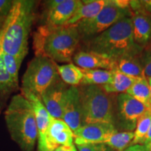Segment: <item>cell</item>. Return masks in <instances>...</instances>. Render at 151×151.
I'll list each match as a JSON object with an SVG mask.
<instances>
[{"instance_id": "6da1fadb", "label": "cell", "mask_w": 151, "mask_h": 151, "mask_svg": "<svg viewBox=\"0 0 151 151\" xmlns=\"http://www.w3.org/2000/svg\"><path fill=\"white\" fill-rule=\"evenodd\" d=\"M36 1L14 0L4 25L0 39L4 52L24 60L28 52V40L35 19Z\"/></svg>"}, {"instance_id": "7a4b0ae2", "label": "cell", "mask_w": 151, "mask_h": 151, "mask_svg": "<svg viewBox=\"0 0 151 151\" xmlns=\"http://www.w3.org/2000/svg\"><path fill=\"white\" fill-rule=\"evenodd\" d=\"M76 24L50 27L42 24L34 34L35 55H42L54 62H70L81 41Z\"/></svg>"}, {"instance_id": "3957f363", "label": "cell", "mask_w": 151, "mask_h": 151, "mask_svg": "<svg viewBox=\"0 0 151 151\" xmlns=\"http://www.w3.org/2000/svg\"><path fill=\"white\" fill-rule=\"evenodd\" d=\"M83 50L104 55L117 61L130 54L140 53L141 47L136 44L133 37L131 17H126L97 37L85 41Z\"/></svg>"}, {"instance_id": "277c9868", "label": "cell", "mask_w": 151, "mask_h": 151, "mask_svg": "<svg viewBox=\"0 0 151 151\" xmlns=\"http://www.w3.org/2000/svg\"><path fill=\"white\" fill-rule=\"evenodd\" d=\"M11 139L23 151H33L38 129L31 104L22 94L14 95L4 113Z\"/></svg>"}, {"instance_id": "5b68a950", "label": "cell", "mask_w": 151, "mask_h": 151, "mask_svg": "<svg viewBox=\"0 0 151 151\" xmlns=\"http://www.w3.org/2000/svg\"><path fill=\"white\" fill-rule=\"evenodd\" d=\"M83 125L92 123L114 124V102L101 86L78 87Z\"/></svg>"}, {"instance_id": "8992f818", "label": "cell", "mask_w": 151, "mask_h": 151, "mask_svg": "<svg viewBox=\"0 0 151 151\" xmlns=\"http://www.w3.org/2000/svg\"><path fill=\"white\" fill-rule=\"evenodd\" d=\"M60 78L55 62L47 57L35 55L28 64L22 78V94L39 99L45 90Z\"/></svg>"}, {"instance_id": "52a82bcc", "label": "cell", "mask_w": 151, "mask_h": 151, "mask_svg": "<svg viewBox=\"0 0 151 151\" xmlns=\"http://www.w3.org/2000/svg\"><path fill=\"white\" fill-rule=\"evenodd\" d=\"M126 17H132L130 9L118 8L109 1L101 11L93 18L84 20L76 24L81 37V40L86 41L97 37L111 26Z\"/></svg>"}, {"instance_id": "ba28073f", "label": "cell", "mask_w": 151, "mask_h": 151, "mask_svg": "<svg viewBox=\"0 0 151 151\" xmlns=\"http://www.w3.org/2000/svg\"><path fill=\"white\" fill-rule=\"evenodd\" d=\"M149 109L129 94H120L114 105V125L117 122L120 128L131 132L139 118Z\"/></svg>"}, {"instance_id": "9c48e42d", "label": "cell", "mask_w": 151, "mask_h": 151, "mask_svg": "<svg viewBox=\"0 0 151 151\" xmlns=\"http://www.w3.org/2000/svg\"><path fill=\"white\" fill-rule=\"evenodd\" d=\"M116 132L113 124H87L73 132V139L77 146L86 143H105Z\"/></svg>"}, {"instance_id": "30bf717a", "label": "cell", "mask_w": 151, "mask_h": 151, "mask_svg": "<svg viewBox=\"0 0 151 151\" xmlns=\"http://www.w3.org/2000/svg\"><path fill=\"white\" fill-rule=\"evenodd\" d=\"M69 87L60 78L41 94V101L52 118L62 120L66 93Z\"/></svg>"}, {"instance_id": "8fae6325", "label": "cell", "mask_w": 151, "mask_h": 151, "mask_svg": "<svg viewBox=\"0 0 151 151\" xmlns=\"http://www.w3.org/2000/svg\"><path fill=\"white\" fill-rule=\"evenodd\" d=\"M62 120L72 130L73 133L83 126L78 87L69 86L63 106Z\"/></svg>"}, {"instance_id": "7c38bea8", "label": "cell", "mask_w": 151, "mask_h": 151, "mask_svg": "<svg viewBox=\"0 0 151 151\" xmlns=\"http://www.w3.org/2000/svg\"><path fill=\"white\" fill-rule=\"evenodd\" d=\"M81 4L78 0H64L63 2L52 8H45L43 14L44 25L61 27L66 25Z\"/></svg>"}, {"instance_id": "4fadbf2b", "label": "cell", "mask_w": 151, "mask_h": 151, "mask_svg": "<svg viewBox=\"0 0 151 151\" xmlns=\"http://www.w3.org/2000/svg\"><path fill=\"white\" fill-rule=\"evenodd\" d=\"M73 141V133L67 123L61 119L52 118L45 137V148L54 151L59 146H71Z\"/></svg>"}, {"instance_id": "5bb4252c", "label": "cell", "mask_w": 151, "mask_h": 151, "mask_svg": "<svg viewBox=\"0 0 151 151\" xmlns=\"http://www.w3.org/2000/svg\"><path fill=\"white\" fill-rule=\"evenodd\" d=\"M73 60L81 69L111 71L116 67V61L112 58L97 52L83 50L76 52Z\"/></svg>"}, {"instance_id": "9a60e30c", "label": "cell", "mask_w": 151, "mask_h": 151, "mask_svg": "<svg viewBox=\"0 0 151 151\" xmlns=\"http://www.w3.org/2000/svg\"><path fill=\"white\" fill-rule=\"evenodd\" d=\"M31 104L35 113V120L38 129V146L45 148L44 142L46 132L52 121V117L47 111L41 99L34 95H27L24 97Z\"/></svg>"}, {"instance_id": "2e32d148", "label": "cell", "mask_w": 151, "mask_h": 151, "mask_svg": "<svg viewBox=\"0 0 151 151\" xmlns=\"http://www.w3.org/2000/svg\"><path fill=\"white\" fill-rule=\"evenodd\" d=\"M132 20L134 42L140 47L145 46L151 39V14L134 13Z\"/></svg>"}, {"instance_id": "e0dca14e", "label": "cell", "mask_w": 151, "mask_h": 151, "mask_svg": "<svg viewBox=\"0 0 151 151\" xmlns=\"http://www.w3.org/2000/svg\"><path fill=\"white\" fill-rule=\"evenodd\" d=\"M109 3V0H88L81 1V4L76 11L72 18L68 21L66 25H74L84 20L93 18L99 14L105 6Z\"/></svg>"}, {"instance_id": "ac0fdd59", "label": "cell", "mask_w": 151, "mask_h": 151, "mask_svg": "<svg viewBox=\"0 0 151 151\" xmlns=\"http://www.w3.org/2000/svg\"><path fill=\"white\" fill-rule=\"evenodd\" d=\"M140 53L130 54L119 58L116 61V69L122 73L134 78H146Z\"/></svg>"}, {"instance_id": "d6986e66", "label": "cell", "mask_w": 151, "mask_h": 151, "mask_svg": "<svg viewBox=\"0 0 151 151\" xmlns=\"http://www.w3.org/2000/svg\"><path fill=\"white\" fill-rule=\"evenodd\" d=\"M112 71V78L108 83L101 86V88L106 93L127 92L132 85L139 80V78L130 76L122 73L116 68Z\"/></svg>"}, {"instance_id": "ffe728a7", "label": "cell", "mask_w": 151, "mask_h": 151, "mask_svg": "<svg viewBox=\"0 0 151 151\" xmlns=\"http://www.w3.org/2000/svg\"><path fill=\"white\" fill-rule=\"evenodd\" d=\"M3 52L4 50L0 39V111L3 109L11 94L18 89V87L13 82L6 68L3 59Z\"/></svg>"}, {"instance_id": "44dd1931", "label": "cell", "mask_w": 151, "mask_h": 151, "mask_svg": "<svg viewBox=\"0 0 151 151\" xmlns=\"http://www.w3.org/2000/svg\"><path fill=\"white\" fill-rule=\"evenodd\" d=\"M126 93L151 109V94L150 85L146 78H139L132 85Z\"/></svg>"}, {"instance_id": "7402d4cb", "label": "cell", "mask_w": 151, "mask_h": 151, "mask_svg": "<svg viewBox=\"0 0 151 151\" xmlns=\"http://www.w3.org/2000/svg\"><path fill=\"white\" fill-rule=\"evenodd\" d=\"M58 71L62 81L68 86H79L83 79V74L81 68L73 63L58 65Z\"/></svg>"}, {"instance_id": "603a6c76", "label": "cell", "mask_w": 151, "mask_h": 151, "mask_svg": "<svg viewBox=\"0 0 151 151\" xmlns=\"http://www.w3.org/2000/svg\"><path fill=\"white\" fill-rule=\"evenodd\" d=\"M83 74V79L80 86L95 85L104 86L108 83L112 78V71L105 69H81Z\"/></svg>"}, {"instance_id": "cb8c5ba5", "label": "cell", "mask_w": 151, "mask_h": 151, "mask_svg": "<svg viewBox=\"0 0 151 151\" xmlns=\"http://www.w3.org/2000/svg\"><path fill=\"white\" fill-rule=\"evenodd\" d=\"M134 133L132 132H122L115 133L105 143L113 151H124L133 141Z\"/></svg>"}, {"instance_id": "d4e9b609", "label": "cell", "mask_w": 151, "mask_h": 151, "mask_svg": "<svg viewBox=\"0 0 151 151\" xmlns=\"http://www.w3.org/2000/svg\"><path fill=\"white\" fill-rule=\"evenodd\" d=\"M151 124V109H149L141 116L137 120L134 137L131 145H136L137 143H142L143 139L146 137L149 127Z\"/></svg>"}, {"instance_id": "484cf974", "label": "cell", "mask_w": 151, "mask_h": 151, "mask_svg": "<svg viewBox=\"0 0 151 151\" xmlns=\"http://www.w3.org/2000/svg\"><path fill=\"white\" fill-rule=\"evenodd\" d=\"M3 59L6 68L13 82L18 88L19 69H20V67L23 60H22L20 58H18V57L6 53L4 52H3Z\"/></svg>"}, {"instance_id": "4316f807", "label": "cell", "mask_w": 151, "mask_h": 151, "mask_svg": "<svg viewBox=\"0 0 151 151\" xmlns=\"http://www.w3.org/2000/svg\"><path fill=\"white\" fill-rule=\"evenodd\" d=\"M78 151H113L105 143H86L78 145Z\"/></svg>"}, {"instance_id": "83f0119b", "label": "cell", "mask_w": 151, "mask_h": 151, "mask_svg": "<svg viewBox=\"0 0 151 151\" xmlns=\"http://www.w3.org/2000/svg\"><path fill=\"white\" fill-rule=\"evenodd\" d=\"M142 63L146 78H151V48L146 50L142 55Z\"/></svg>"}, {"instance_id": "f1b7e54d", "label": "cell", "mask_w": 151, "mask_h": 151, "mask_svg": "<svg viewBox=\"0 0 151 151\" xmlns=\"http://www.w3.org/2000/svg\"><path fill=\"white\" fill-rule=\"evenodd\" d=\"M12 5V0H0V18H6Z\"/></svg>"}, {"instance_id": "f546056e", "label": "cell", "mask_w": 151, "mask_h": 151, "mask_svg": "<svg viewBox=\"0 0 151 151\" xmlns=\"http://www.w3.org/2000/svg\"><path fill=\"white\" fill-rule=\"evenodd\" d=\"M116 6L122 9H130V1L128 0H111Z\"/></svg>"}, {"instance_id": "4dcf8cb0", "label": "cell", "mask_w": 151, "mask_h": 151, "mask_svg": "<svg viewBox=\"0 0 151 151\" xmlns=\"http://www.w3.org/2000/svg\"><path fill=\"white\" fill-rule=\"evenodd\" d=\"M124 151H146V149L143 145L136 144L128 147Z\"/></svg>"}, {"instance_id": "1f68e13d", "label": "cell", "mask_w": 151, "mask_h": 151, "mask_svg": "<svg viewBox=\"0 0 151 151\" xmlns=\"http://www.w3.org/2000/svg\"><path fill=\"white\" fill-rule=\"evenodd\" d=\"M54 151H77V149L74 145L71 146H61L58 147Z\"/></svg>"}, {"instance_id": "d6a6232c", "label": "cell", "mask_w": 151, "mask_h": 151, "mask_svg": "<svg viewBox=\"0 0 151 151\" xmlns=\"http://www.w3.org/2000/svg\"><path fill=\"white\" fill-rule=\"evenodd\" d=\"M150 142H151V124H150V127H149L148 131L147 132L146 137H145L144 139H143L142 143L143 144V146H145V145L148 144V143H149Z\"/></svg>"}, {"instance_id": "836d02e7", "label": "cell", "mask_w": 151, "mask_h": 151, "mask_svg": "<svg viewBox=\"0 0 151 151\" xmlns=\"http://www.w3.org/2000/svg\"><path fill=\"white\" fill-rule=\"evenodd\" d=\"M6 18H0V31H1V28H2Z\"/></svg>"}, {"instance_id": "e575fe53", "label": "cell", "mask_w": 151, "mask_h": 151, "mask_svg": "<svg viewBox=\"0 0 151 151\" xmlns=\"http://www.w3.org/2000/svg\"><path fill=\"white\" fill-rule=\"evenodd\" d=\"M145 147H146V151H151V142L145 145Z\"/></svg>"}, {"instance_id": "d590c367", "label": "cell", "mask_w": 151, "mask_h": 151, "mask_svg": "<svg viewBox=\"0 0 151 151\" xmlns=\"http://www.w3.org/2000/svg\"><path fill=\"white\" fill-rule=\"evenodd\" d=\"M37 151H49L47 150L46 148H39V147H37Z\"/></svg>"}, {"instance_id": "8d00e7d4", "label": "cell", "mask_w": 151, "mask_h": 151, "mask_svg": "<svg viewBox=\"0 0 151 151\" xmlns=\"http://www.w3.org/2000/svg\"><path fill=\"white\" fill-rule=\"evenodd\" d=\"M149 85H150V94H151V78H148Z\"/></svg>"}]
</instances>
